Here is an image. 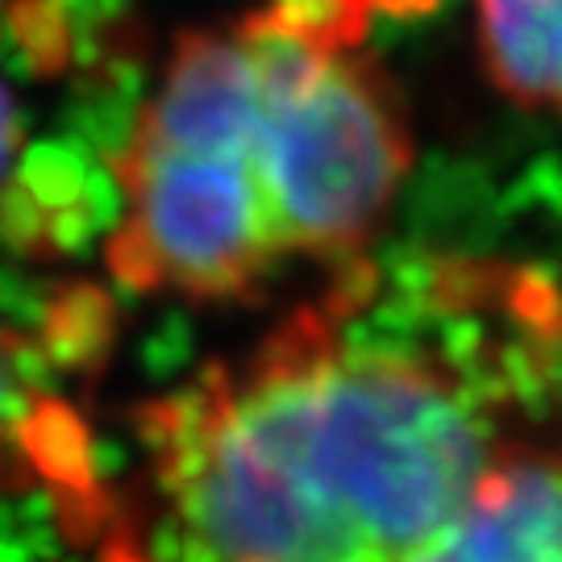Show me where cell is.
<instances>
[{
  "mask_svg": "<svg viewBox=\"0 0 562 562\" xmlns=\"http://www.w3.org/2000/svg\"><path fill=\"white\" fill-rule=\"evenodd\" d=\"M475 42L508 101L562 113V0H475Z\"/></svg>",
  "mask_w": 562,
  "mask_h": 562,
  "instance_id": "obj_6",
  "label": "cell"
},
{
  "mask_svg": "<svg viewBox=\"0 0 562 562\" xmlns=\"http://www.w3.org/2000/svg\"><path fill=\"white\" fill-rule=\"evenodd\" d=\"M521 288L438 271L404 329L375 271L346 262L238 362L142 413L150 483L180 562H413L517 434L492 322Z\"/></svg>",
  "mask_w": 562,
  "mask_h": 562,
  "instance_id": "obj_1",
  "label": "cell"
},
{
  "mask_svg": "<svg viewBox=\"0 0 562 562\" xmlns=\"http://www.w3.org/2000/svg\"><path fill=\"white\" fill-rule=\"evenodd\" d=\"M25 480L46 483L76 504L97 496L80 422L42 387L30 346L0 322V483Z\"/></svg>",
  "mask_w": 562,
  "mask_h": 562,
  "instance_id": "obj_5",
  "label": "cell"
},
{
  "mask_svg": "<svg viewBox=\"0 0 562 562\" xmlns=\"http://www.w3.org/2000/svg\"><path fill=\"white\" fill-rule=\"evenodd\" d=\"M380 0H262L238 30L255 63V134L283 259L355 262L413 162L408 113L367 25Z\"/></svg>",
  "mask_w": 562,
  "mask_h": 562,
  "instance_id": "obj_3",
  "label": "cell"
},
{
  "mask_svg": "<svg viewBox=\"0 0 562 562\" xmlns=\"http://www.w3.org/2000/svg\"><path fill=\"white\" fill-rule=\"evenodd\" d=\"M109 267L138 292L225 301L283 259L255 134V63L238 21L180 34L117 155Z\"/></svg>",
  "mask_w": 562,
  "mask_h": 562,
  "instance_id": "obj_2",
  "label": "cell"
},
{
  "mask_svg": "<svg viewBox=\"0 0 562 562\" xmlns=\"http://www.w3.org/2000/svg\"><path fill=\"white\" fill-rule=\"evenodd\" d=\"M413 562H562V438H517Z\"/></svg>",
  "mask_w": 562,
  "mask_h": 562,
  "instance_id": "obj_4",
  "label": "cell"
},
{
  "mask_svg": "<svg viewBox=\"0 0 562 562\" xmlns=\"http://www.w3.org/2000/svg\"><path fill=\"white\" fill-rule=\"evenodd\" d=\"M13 146H18V117H13L9 92L0 88V176H4V167L13 159Z\"/></svg>",
  "mask_w": 562,
  "mask_h": 562,
  "instance_id": "obj_7",
  "label": "cell"
}]
</instances>
